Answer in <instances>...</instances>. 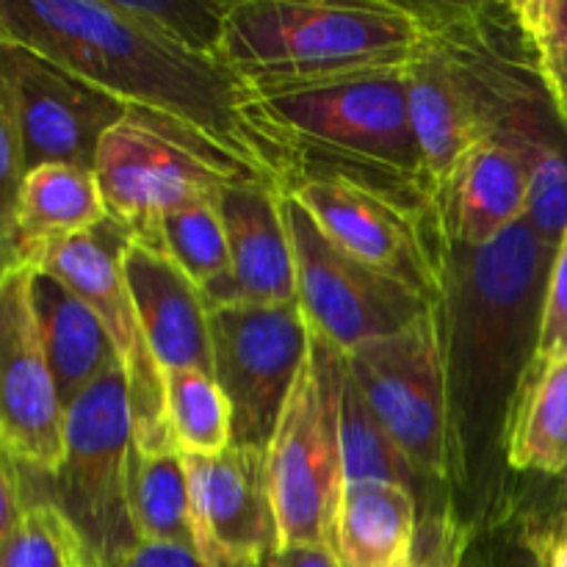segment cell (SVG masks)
Wrapping results in <instances>:
<instances>
[{
	"instance_id": "obj_1",
	"label": "cell",
	"mask_w": 567,
	"mask_h": 567,
	"mask_svg": "<svg viewBox=\"0 0 567 567\" xmlns=\"http://www.w3.org/2000/svg\"><path fill=\"white\" fill-rule=\"evenodd\" d=\"M0 39L100 86L142 125L288 192L286 158L260 125L258 94L221 61L144 28L116 0H0Z\"/></svg>"
},
{
	"instance_id": "obj_2",
	"label": "cell",
	"mask_w": 567,
	"mask_h": 567,
	"mask_svg": "<svg viewBox=\"0 0 567 567\" xmlns=\"http://www.w3.org/2000/svg\"><path fill=\"white\" fill-rule=\"evenodd\" d=\"M404 70L258 94L260 125L286 158L288 192L305 181L343 183L415 214L441 216L410 120Z\"/></svg>"
},
{
	"instance_id": "obj_3",
	"label": "cell",
	"mask_w": 567,
	"mask_h": 567,
	"mask_svg": "<svg viewBox=\"0 0 567 567\" xmlns=\"http://www.w3.org/2000/svg\"><path fill=\"white\" fill-rule=\"evenodd\" d=\"M430 37L424 6L233 0L219 61L255 94L404 70Z\"/></svg>"
},
{
	"instance_id": "obj_4",
	"label": "cell",
	"mask_w": 567,
	"mask_h": 567,
	"mask_svg": "<svg viewBox=\"0 0 567 567\" xmlns=\"http://www.w3.org/2000/svg\"><path fill=\"white\" fill-rule=\"evenodd\" d=\"M554 252L529 219L487 247L449 252L441 310L457 426L507 385L518 399L537 352Z\"/></svg>"
},
{
	"instance_id": "obj_5",
	"label": "cell",
	"mask_w": 567,
	"mask_h": 567,
	"mask_svg": "<svg viewBox=\"0 0 567 567\" xmlns=\"http://www.w3.org/2000/svg\"><path fill=\"white\" fill-rule=\"evenodd\" d=\"M133 457L125 371L114 365L66 408L59 471H22L28 485L59 509L94 567H120L142 543L131 513Z\"/></svg>"
},
{
	"instance_id": "obj_6",
	"label": "cell",
	"mask_w": 567,
	"mask_h": 567,
	"mask_svg": "<svg viewBox=\"0 0 567 567\" xmlns=\"http://www.w3.org/2000/svg\"><path fill=\"white\" fill-rule=\"evenodd\" d=\"M347 354L310 330V349L266 449L282 546H330L343 493L341 385Z\"/></svg>"
},
{
	"instance_id": "obj_7",
	"label": "cell",
	"mask_w": 567,
	"mask_h": 567,
	"mask_svg": "<svg viewBox=\"0 0 567 567\" xmlns=\"http://www.w3.org/2000/svg\"><path fill=\"white\" fill-rule=\"evenodd\" d=\"M347 365L413 468L424 480H449L463 446L454 424L441 305L396 336L360 343L347 354Z\"/></svg>"
},
{
	"instance_id": "obj_8",
	"label": "cell",
	"mask_w": 567,
	"mask_h": 567,
	"mask_svg": "<svg viewBox=\"0 0 567 567\" xmlns=\"http://www.w3.org/2000/svg\"><path fill=\"white\" fill-rule=\"evenodd\" d=\"M131 241L125 227L105 219L94 230L48 244L28 264L64 282L100 316L125 371L136 449L144 454L169 452L177 446L166 421L164 371L150 352L122 271V252Z\"/></svg>"
},
{
	"instance_id": "obj_9",
	"label": "cell",
	"mask_w": 567,
	"mask_h": 567,
	"mask_svg": "<svg viewBox=\"0 0 567 567\" xmlns=\"http://www.w3.org/2000/svg\"><path fill=\"white\" fill-rule=\"evenodd\" d=\"M214 380L230 402V446L266 452L310 349L299 302L208 308Z\"/></svg>"
},
{
	"instance_id": "obj_10",
	"label": "cell",
	"mask_w": 567,
	"mask_h": 567,
	"mask_svg": "<svg viewBox=\"0 0 567 567\" xmlns=\"http://www.w3.org/2000/svg\"><path fill=\"white\" fill-rule=\"evenodd\" d=\"M282 214L291 233L297 302L305 321L343 354L360 343L396 336L437 308L421 293L343 252L288 194L282 199Z\"/></svg>"
},
{
	"instance_id": "obj_11",
	"label": "cell",
	"mask_w": 567,
	"mask_h": 567,
	"mask_svg": "<svg viewBox=\"0 0 567 567\" xmlns=\"http://www.w3.org/2000/svg\"><path fill=\"white\" fill-rule=\"evenodd\" d=\"M92 172L109 219L125 227L133 241L153 249H161L158 233L166 214L194 203H216L230 183L260 181L138 120L120 122L100 138Z\"/></svg>"
},
{
	"instance_id": "obj_12",
	"label": "cell",
	"mask_w": 567,
	"mask_h": 567,
	"mask_svg": "<svg viewBox=\"0 0 567 567\" xmlns=\"http://www.w3.org/2000/svg\"><path fill=\"white\" fill-rule=\"evenodd\" d=\"M288 197L343 252L421 293L426 302H443L452 244L441 216L415 214L377 194L327 181L297 183Z\"/></svg>"
},
{
	"instance_id": "obj_13",
	"label": "cell",
	"mask_w": 567,
	"mask_h": 567,
	"mask_svg": "<svg viewBox=\"0 0 567 567\" xmlns=\"http://www.w3.org/2000/svg\"><path fill=\"white\" fill-rule=\"evenodd\" d=\"M33 266L0 277V449L28 474L53 476L64 457L66 410L33 310Z\"/></svg>"
},
{
	"instance_id": "obj_14",
	"label": "cell",
	"mask_w": 567,
	"mask_h": 567,
	"mask_svg": "<svg viewBox=\"0 0 567 567\" xmlns=\"http://www.w3.org/2000/svg\"><path fill=\"white\" fill-rule=\"evenodd\" d=\"M0 78L17 105L25 175L44 164L94 169L100 138L133 120L131 109L109 92L6 39H0Z\"/></svg>"
},
{
	"instance_id": "obj_15",
	"label": "cell",
	"mask_w": 567,
	"mask_h": 567,
	"mask_svg": "<svg viewBox=\"0 0 567 567\" xmlns=\"http://www.w3.org/2000/svg\"><path fill=\"white\" fill-rule=\"evenodd\" d=\"M194 548L210 567H269L282 548L266 452L183 454Z\"/></svg>"
},
{
	"instance_id": "obj_16",
	"label": "cell",
	"mask_w": 567,
	"mask_h": 567,
	"mask_svg": "<svg viewBox=\"0 0 567 567\" xmlns=\"http://www.w3.org/2000/svg\"><path fill=\"white\" fill-rule=\"evenodd\" d=\"M282 199L286 194L264 181L230 183L221 192L230 275L203 293L208 308L297 302V260Z\"/></svg>"
},
{
	"instance_id": "obj_17",
	"label": "cell",
	"mask_w": 567,
	"mask_h": 567,
	"mask_svg": "<svg viewBox=\"0 0 567 567\" xmlns=\"http://www.w3.org/2000/svg\"><path fill=\"white\" fill-rule=\"evenodd\" d=\"M122 271L161 371H203L214 377L208 305L186 271L169 255L138 241H131L122 252Z\"/></svg>"
},
{
	"instance_id": "obj_18",
	"label": "cell",
	"mask_w": 567,
	"mask_h": 567,
	"mask_svg": "<svg viewBox=\"0 0 567 567\" xmlns=\"http://www.w3.org/2000/svg\"><path fill=\"white\" fill-rule=\"evenodd\" d=\"M496 138L524 161L526 219L551 249L567 233V125L537 70H526L498 111Z\"/></svg>"
},
{
	"instance_id": "obj_19",
	"label": "cell",
	"mask_w": 567,
	"mask_h": 567,
	"mask_svg": "<svg viewBox=\"0 0 567 567\" xmlns=\"http://www.w3.org/2000/svg\"><path fill=\"white\" fill-rule=\"evenodd\" d=\"M529 181L524 161L502 138L471 150L441 194L443 230L460 249H482L526 219Z\"/></svg>"
},
{
	"instance_id": "obj_20",
	"label": "cell",
	"mask_w": 567,
	"mask_h": 567,
	"mask_svg": "<svg viewBox=\"0 0 567 567\" xmlns=\"http://www.w3.org/2000/svg\"><path fill=\"white\" fill-rule=\"evenodd\" d=\"M33 310L64 410L120 363L100 316L64 282L33 269Z\"/></svg>"
},
{
	"instance_id": "obj_21",
	"label": "cell",
	"mask_w": 567,
	"mask_h": 567,
	"mask_svg": "<svg viewBox=\"0 0 567 567\" xmlns=\"http://www.w3.org/2000/svg\"><path fill=\"white\" fill-rule=\"evenodd\" d=\"M419 504L408 487L388 482L343 485L332 524V554L341 567H413Z\"/></svg>"
},
{
	"instance_id": "obj_22",
	"label": "cell",
	"mask_w": 567,
	"mask_h": 567,
	"mask_svg": "<svg viewBox=\"0 0 567 567\" xmlns=\"http://www.w3.org/2000/svg\"><path fill=\"white\" fill-rule=\"evenodd\" d=\"M105 219L109 210L92 169L44 164L28 172L22 181L11 238L28 264L48 244L94 230Z\"/></svg>"
},
{
	"instance_id": "obj_23",
	"label": "cell",
	"mask_w": 567,
	"mask_h": 567,
	"mask_svg": "<svg viewBox=\"0 0 567 567\" xmlns=\"http://www.w3.org/2000/svg\"><path fill=\"white\" fill-rule=\"evenodd\" d=\"M507 457L515 471L567 480V358L526 374L509 413Z\"/></svg>"
},
{
	"instance_id": "obj_24",
	"label": "cell",
	"mask_w": 567,
	"mask_h": 567,
	"mask_svg": "<svg viewBox=\"0 0 567 567\" xmlns=\"http://www.w3.org/2000/svg\"><path fill=\"white\" fill-rule=\"evenodd\" d=\"M131 513L138 540L194 546L186 465L177 449L153 454L136 449L131 476Z\"/></svg>"
},
{
	"instance_id": "obj_25",
	"label": "cell",
	"mask_w": 567,
	"mask_h": 567,
	"mask_svg": "<svg viewBox=\"0 0 567 567\" xmlns=\"http://www.w3.org/2000/svg\"><path fill=\"white\" fill-rule=\"evenodd\" d=\"M341 457H343V485L354 482H388V485L408 487L415 493V485L424 476L413 468L408 454L396 446L391 432L382 426L374 410L354 385L352 374H343L341 385Z\"/></svg>"
},
{
	"instance_id": "obj_26",
	"label": "cell",
	"mask_w": 567,
	"mask_h": 567,
	"mask_svg": "<svg viewBox=\"0 0 567 567\" xmlns=\"http://www.w3.org/2000/svg\"><path fill=\"white\" fill-rule=\"evenodd\" d=\"M166 421L181 454H219L230 446V402L203 371H166Z\"/></svg>"
},
{
	"instance_id": "obj_27",
	"label": "cell",
	"mask_w": 567,
	"mask_h": 567,
	"mask_svg": "<svg viewBox=\"0 0 567 567\" xmlns=\"http://www.w3.org/2000/svg\"><path fill=\"white\" fill-rule=\"evenodd\" d=\"M161 252L169 255L199 291H210L230 275L225 221L216 203H194L161 219Z\"/></svg>"
},
{
	"instance_id": "obj_28",
	"label": "cell",
	"mask_w": 567,
	"mask_h": 567,
	"mask_svg": "<svg viewBox=\"0 0 567 567\" xmlns=\"http://www.w3.org/2000/svg\"><path fill=\"white\" fill-rule=\"evenodd\" d=\"M116 6L166 42L219 61L233 0H116Z\"/></svg>"
},
{
	"instance_id": "obj_29",
	"label": "cell",
	"mask_w": 567,
	"mask_h": 567,
	"mask_svg": "<svg viewBox=\"0 0 567 567\" xmlns=\"http://www.w3.org/2000/svg\"><path fill=\"white\" fill-rule=\"evenodd\" d=\"M25 493V515L0 548V567H70L72 551L78 548L75 535L59 509L39 496L28 482Z\"/></svg>"
},
{
	"instance_id": "obj_30",
	"label": "cell",
	"mask_w": 567,
	"mask_h": 567,
	"mask_svg": "<svg viewBox=\"0 0 567 567\" xmlns=\"http://www.w3.org/2000/svg\"><path fill=\"white\" fill-rule=\"evenodd\" d=\"M543 86L563 103L567 97V0H520L509 6Z\"/></svg>"
},
{
	"instance_id": "obj_31",
	"label": "cell",
	"mask_w": 567,
	"mask_h": 567,
	"mask_svg": "<svg viewBox=\"0 0 567 567\" xmlns=\"http://www.w3.org/2000/svg\"><path fill=\"white\" fill-rule=\"evenodd\" d=\"M25 181V147L11 89L0 78V233L14 230L17 197Z\"/></svg>"
},
{
	"instance_id": "obj_32",
	"label": "cell",
	"mask_w": 567,
	"mask_h": 567,
	"mask_svg": "<svg viewBox=\"0 0 567 567\" xmlns=\"http://www.w3.org/2000/svg\"><path fill=\"white\" fill-rule=\"evenodd\" d=\"M563 358H567V233L554 252L551 271H548L540 336H537V352L529 365V374Z\"/></svg>"
},
{
	"instance_id": "obj_33",
	"label": "cell",
	"mask_w": 567,
	"mask_h": 567,
	"mask_svg": "<svg viewBox=\"0 0 567 567\" xmlns=\"http://www.w3.org/2000/svg\"><path fill=\"white\" fill-rule=\"evenodd\" d=\"M28 507L25 476L22 468L0 449V548L22 520Z\"/></svg>"
},
{
	"instance_id": "obj_34",
	"label": "cell",
	"mask_w": 567,
	"mask_h": 567,
	"mask_svg": "<svg viewBox=\"0 0 567 567\" xmlns=\"http://www.w3.org/2000/svg\"><path fill=\"white\" fill-rule=\"evenodd\" d=\"M120 567H210L194 546L142 540Z\"/></svg>"
},
{
	"instance_id": "obj_35",
	"label": "cell",
	"mask_w": 567,
	"mask_h": 567,
	"mask_svg": "<svg viewBox=\"0 0 567 567\" xmlns=\"http://www.w3.org/2000/svg\"><path fill=\"white\" fill-rule=\"evenodd\" d=\"M269 567H341L330 546H282Z\"/></svg>"
},
{
	"instance_id": "obj_36",
	"label": "cell",
	"mask_w": 567,
	"mask_h": 567,
	"mask_svg": "<svg viewBox=\"0 0 567 567\" xmlns=\"http://www.w3.org/2000/svg\"><path fill=\"white\" fill-rule=\"evenodd\" d=\"M20 264H25V260H22V252H20V247L14 244V238L6 236V233H0V277Z\"/></svg>"
},
{
	"instance_id": "obj_37",
	"label": "cell",
	"mask_w": 567,
	"mask_h": 567,
	"mask_svg": "<svg viewBox=\"0 0 567 567\" xmlns=\"http://www.w3.org/2000/svg\"><path fill=\"white\" fill-rule=\"evenodd\" d=\"M548 567H567V526L563 529V535L554 540L551 557H548Z\"/></svg>"
},
{
	"instance_id": "obj_38",
	"label": "cell",
	"mask_w": 567,
	"mask_h": 567,
	"mask_svg": "<svg viewBox=\"0 0 567 567\" xmlns=\"http://www.w3.org/2000/svg\"><path fill=\"white\" fill-rule=\"evenodd\" d=\"M70 567H94L92 563H89V557L83 554V548L78 546L75 551H72V559H70Z\"/></svg>"
},
{
	"instance_id": "obj_39",
	"label": "cell",
	"mask_w": 567,
	"mask_h": 567,
	"mask_svg": "<svg viewBox=\"0 0 567 567\" xmlns=\"http://www.w3.org/2000/svg\"><path fill=\"white\" fill-rule=\"evenodd\" d=\"M557 109H559V114H563V120H565V125H567V97L563 100V103H557Z\"/></svg>"
},
{
	"instance_id": "obj_40",
	"label": "cell",
	"mask_w": 567,
	"mask_h": 567,
	"mask_svg": "<svg viewBox=\"0 0 567 567\" xmlns=\"http://www.w3.org/2000/svg\"><path fill=\"white\" fill-rule=\"evenodd\" d=\"M413 567H437V565H430V563H419V559H415Z\"/></svg>"
}]
</instances>
